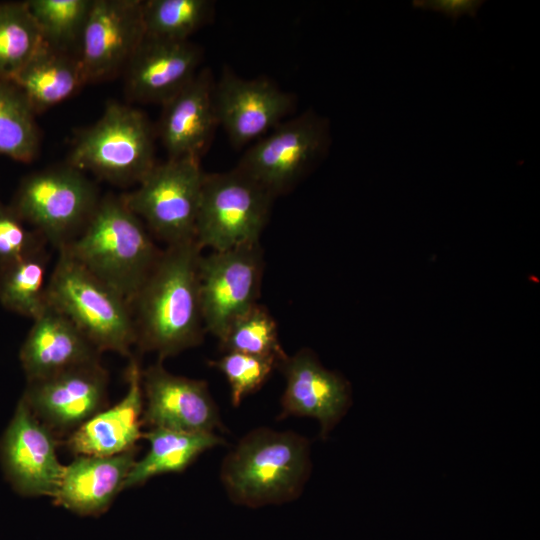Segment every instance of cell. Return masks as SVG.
I'll return each mask as SVG.
<instances>
[{"mask_svg": "<svg viewBox=\"0 0 540 540\" xmlns=\"http://www.w3.org/2000/svg\"><path fill=\"white\" fill-rule=\"evenodd\" d=\"M101 353L72 321L47 304L33 320L19 358L28 382L100 361Z\"/></svg>", "mask_w": 540, "mask_h": 540, "instance_id": "cell-20", "label": "cell"}, {"mask_svg": "<svg viewBox=\"0 0 540 540\" xmlns=\"http://www.w3.org/2000/svg\"><path fill=\"white\" fill-rule=\"evenodd\" d=\"M483 3L479 0H415L412 5L417 9L443 14L455 23L463 15L475 18Z\"/></svg>", "mask_w": 540, "mask_h": 540, "instance_id": "cell-32", "label": "cell"}, {"mask_svg": "<svg viewBox=\"0 0 540 540\" xmlns=\"http://www.w3.org/2000/svg\"><path fill=\"white\" fill-rule=\"evenodd\" d=\"M154 138L142 111L109 102L102 116L76 135L67 164L115 185H138L157 164Z\"/></svg>", "mask_w": 540, "mask_h": 540, "instance_id": "cell-5", "label": "cell"}, {"mask_svg": "<svg viewBox=\"0 0 540 540\" xmlns=\"http://www.w3.org/2000/svg\"><path fill=\"white\" fill-rule=\"evenodd\" d=\"M219 343L224 353L272 357L278 363L287 355L281 346L274 318L258 303L230 325Z\"/></svg>", "mask_w": 540, "mask_h": 540, "instance_id": "cell-29", "label": "cell"}, {"mask_svg": "<svg viewBox=\"0 0 540 540\" xmlns=\"http://www.w3.org/2000/svg\"><path fill=\"white\" fill-rule=\"evenodd\" d=\"M135 461L136 448L112 456L77 455L64 467L54 503L82 516L104 513L124 490Z\"/></svg>", "mask_w": 540, "mask_h": 540, "instance_id": "cell-21", "label": "cell"}, {"mask_svg": "<svg viewBox=\"0 0 540 540\" xmlns=\"http://www.w3.org/2000/svg\"><path fill=\"white\" fill-rule=\"evenodd\" d=\"M260 242L211 251L199 260V289L205 331L220 341L230 325L254 305L263 275Z\"/></svg>", "mask_w": 540, "mask_h": 540, "instance_id": "cell-10", "label": "cell"}, {"mask_svg": "<svg viewBox=\"0 0 540 540\" xmlns=\"http://www.w3.org/2000/svg\"><path fill=\"white\" fill-rule=\"evenodd\" d=\"M204 176L199 158L167 159L121 196L152 236L166 246L185 243L195 240Z\"/></svg>", "mask_w": 540, "mask_h": 540, "instance_id": "cell-8", "label": "cell"}, {"mask_svg": "<svg viewBox=\"0 0 540 540\" xmlns=\"http://www.w3.org/2000/svg\"><path fill=\"white\" fill-rule=\"evenodd\" d=\"M56 448V436L21 398L0 440L1 464L17 493L54 497L65 467Z\"/></svg>", "mask_w": 540, "mask_h": 540, "instance_id": "cell-13", "label": "cell"}, {"mask_svg": "<svg viewBox=\"0 0 540 540\" xmlns=\"http://www.w3.org/2000/svg\"><path fill=\"white\" fill-rule=\"evenodd\" d=\"M275 198L234 168L205 173L195 240L200 248L224 251L260 242Z\"/></svg>", "mask_w": 540, "mask_h": 540, "instance_id": "cell-7", "label": "cell"}, {"mask_svg": "<svg viewBox=\"0 0 540 540\" xmlns=\"http://www.w3.org/2000/svg\"><path fill=\"white\" fill-rule=\"evenodd\" d=\"M9 81L35 115L67 100L86 84L78 56L48 45Z\"/></svg>", "mask_w": 540, "mask_h": 540, "instance_id": "cell-22", "label": "cell"}, {"mask_svg": "<svg viewBox=\"0 0 540 540\" xmlns=\"http://www.w3.org/2000/svg\"><path fill=\"white\" fill-rule=\"evenodd\" d=\"M46 301L72 321L100 352L130 357L136 332L130 303L65 251H58Z\"/></svg>", "mask_w": 540, "mask_h": 540, "instance_id": "cell-4", "label": "cell"}, {"mask_svg": "<svg viewBox=\"0 0 540 540\" xmlns=\"http://www.w3.org/2000/svg\"><path fill=\"white\" fill-rule=\"evenodd\" d=\"M100 199L96 184L66 163L25 176L10 206L59 251L82 232Z\"/></svg>", "mask_w": 540, "mask_h": 540, "instance_id": "cell-6", "label": "cell"}, {"mask_svg": "<svg viewBox=\"0 0 540 540\" xmlns=\"http://www.w3.org/2000/svg\"><path fill=\"white\" fill-rule=\"evenodd\" d=\"M202 49L190 40L144 37L125 70L130 101L164 104L198 73Z\"/></svg>", "mask_w": 540, "mask_h": 540, "instance_id": "cell-17", "label": "cell"}, {"mask_svg": "<svg viewBox=\"0 0 540 540\" xmlns=\"http://www.w3.org/2000/svg\"><path fill=\"white\" fill-rule=\"evenodd\" d=\"M311 472L309 441L292 431L258 428L221 465V482L236 504L258 508L295 500Z\"/></svg>", "mask_w": 540, "mask_h": 540, "instance_id": "cell-3", "label": "cell"}, {"mask_svg": "<svg viewBox=\"0 0 540 540\" xmlns=\"http://www.w3.org/2000/svg\"><path fill=\"white\" fill-rule=\"evenodd\" d=\"M46 241L16 214L10 205L0 202V269L45 248Z\"/></svg>", "mask_w": 540, "mask_h": 540, "instance_id": "cell-31", "label": "cell"}, {"mask_svg": "<svg viewBox=\"0 0 540 540\" xmlns=\"http://www.w3.org/2000/svg\"><path fill=\"white\" fill-rule=\"evenodd\" d=\"M25 3L48 46L78 53L93 0H28Z\"/></svg>", "mask_w": 540, "mask_h": 540, "instance_id": "cell-28", "label": "cell"}, {"mask_svg": "<svg viewBox=\"0 0 540 540\" xmlns=\"http://www.w3.org/2000/svg\"><path fill=\"white\" fill-rule=\"evenodd\" d=\"M45 46L25 1L0 3V79L9 81Z\"/></svg>", "mask_w": 540, "mask_h": 540, "instance_id": "cell-26", "label": "cell"}, {"mask_svg": "<svg viewBox=\"0 0 540 540\" xmlns=\"http://www.w3.org/2000/svg\"><path fill=\"white\" fill-rule=\"evenodd\" d=\"M329 144L328 120L309 109L254 142L236 168L276 198L293 189L326 156Z\"/></svg>", "mask_w": 540, "mask_h": 540, "instance_id": "cell-9", "label": "cell"}, {"mask_svg": "<svg viewBox=\"0 0 540 540\" xmlns=\"http://www.w3.org/2000/svg\"><path fill=\"white\" fill-rule=\"evenodd\" d=\"M150 448L147 454L135 461L124 489L141 486L154 476L183 472L197 457L218 445L224 444L215 433H189L163 428L143 432Z\"/></svg>", "mask_w": 540, "mask_h": 540, "instance_id": "cell-23", "label": "cell"}, {"mask_svg": "<svg viewBox=\"0 0 540 540\" xmlns=\"http://www.w3.org/2000/svg\"><path fill=\"white\" fill-rule=\"evenodd\" d=\"M144 37L143 1L93 0L77 53L86 84L124 70Z\"/></svg>", "mask_w": 540, "mask_h": 540, "instance_id": "cell-12", "label": "cell"}, {"mask_svg": "<svg viewBox=\"0 0 540 540\" xmlns=\"http://www.w3.org/2000/svg\"><path fill=\"white\" fill-rule=\"evenodd\" d=\"M196 240L168 245L131 302L136 346L159 360L195 347L206 333Z\"/></svg>", "mask_w": 540, "mask_h": 540, "instance_id": "cell-1", "label": "cell"}, {"mask_svg": "<svg viewBox=\"0 0 540 540\" xmlns=\"http://www.w3.org/2000/svg\"><path fill=\"white\" fill-rule=\"evenodd\" d=\"M27 383L23 400L56 438L69 436L107 407L109 375L101 361Z\"/></svg>", "mask_w": 540, "mask_h": 540, "instance_id": "cell-11", "label": "cell"}, {"mask_svg": "<svg viewBox=\"0 0 540 540\" xmlns=\"http://www.w3.org/2000/svg\"><path fill=\"white\" fill-rule=\"evenodd\" d=\"M48 260L42 248L0 269V304L5 309L32 320L44 311Z\"/></svg>", "mask_w": 540, "mask_h": 540, "instance_id": "cell-24", "label": "cell"}, {"mask_svg": "<svg viewBox=\"0 0 540 540\" xmlns=\"http://www.w3.org/2000/svg\"><path fill=\"white\" fill-rule=\"evenodd\" d=\"M277 368L285 377L281 398V417L301 416L316 419L322 439L346 414L351 404L349 383L326 369L307 349L286 355Z\"/></svg>", "mask_w": 540, "mask_h": 540, "instance_id": "cell-16", "label": "cell"}, {"mask_svg": "<svg viewBox=\"0 0 540 540\" xmlns=\"http://www.w3.org/2000/svg\"><path fill=\"white\" fill-rule=\"evenodd\" d=\"M211 0L143 1L145 36L183 41L206 25L213 17Z\"/></svg>", "mask_w": 540, "mask_h": 540, "instance_id": "cell-27", "label": "cell"}, {"mask_svg": "<svg viewBox=\"0 0 540 540\" xmlns=\"http://www.w3.org/2000/svg\"><path fill=\"white\" fill-rule=\"evenodd\" d=\"M32 111L20 91L0 79V157L22 163L33 161L40 147V132Z\"/></svg>", "mask_w": 540, "mask_h": 540, "instance_id": "cell-25", "label": "cell"}, {"mask_svg": "<svg viewBox=\"0 0 540 540\" xmlns=\"http://www.w3.org/2000/svg\"><path fill=\"white\" fill-rule=\"evenodd\" d=\"M212 74L204 68L164 103L159 136L168 159L199 158L218 126Z\"/></svg>", "mask_w": 540, "mask_h": 540, "instance_id": "cell-18", "label": "cell"}, {"mask_svg": "<svg viewBox=\"0 0 540 540\" xmlns=\"http://www.w3.org/2000/svg\"><path fill=\"white\" fill-rule=\"evenodd\" d=\"M142 422L151 428L214 433L222 428L207 382L172 374L162 361L142 370Z\"/></svg>", "mask_w": 540, "mask_h": 540, "instance_id": "cell-15", "label": "cell"}, {"mask_svg": "<svg viewBox=\"0 0 540 540\" xmlns=\"http://www.w3.org/2000/svg\"><path fill=\"white\" fill-rule=\"evenodd\" d=\"M211 365L226 377L231 391L233 406L257 391L267 381L278 361L272 357L227 352Z\"/></svg>", "mask_w": 540, "mask_h": 540, "instance_id": "cell-30", "label": "cell"}, {"mask_svg": "<svg viewBox=\"0 0 540 540\" xmlns=\"http://www.w3.org/2000/svg\"><path fill=\"white\" fill-rule=\"evenodd\" d=\"M65 251L131 305L162 250L122 196L101 197L82 232Z\"/></svg>", "mask_w": 540, "mask_h": 540, "instance_id": "cell-2", "label": "cell"}, {"mask_svg": "<svg viewBox=\"0 0 540 540\" xmlns=\"http://www.w3.org/2000/svg\"><path fill=\"white\" fill-rule=\"evenodd\" d=\"M142 369L135 356L126 370L127 391L115 405L106 407L83 423L66 441L75 455L112 456L136 448L142 438L144 411Z\"/></svg>", "mask_w": 540, "mask_h": 540, "instance_id": "cell-19", "label": "cell"}, {"mask_svg": "<svg viewBox=\"0 0 540 540\" xmlns=\"http://www.w3.org/2000/svg\"><path fill=\"white\" fill-rule=\"evenodd\" d=\"M294 101L269 79H243L229 68L214 85L218 125L237 148L256 142L284 121Z\"/></svg>", "mask_w": 540, "mask_h": 540, "instance_id": "cell-14", "label": "cell"}]
</instances>
